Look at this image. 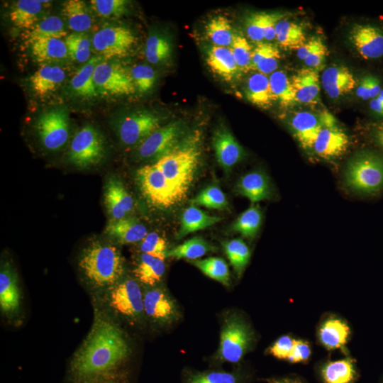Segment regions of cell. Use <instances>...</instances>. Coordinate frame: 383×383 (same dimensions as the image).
I'll use <instances>...</instances> for the list:
<instances>
[{
    "label": "cell",
    "mask_w": 383,
    "mask_h": 383,
    "mask_svg": "<svg viewBox=\"0 0 383 383\" xmlns=\"http://www.w3.org/2000/svg\"><path fill=\"white\" fill-rule=\"evenodd\" d=\"M350 145V139L335 118L326 124L314 142L311 152L317 157L333 160L343 156Z\"/></svg>",
    "instance_id": "cell-15"
},
{
    "label": "cell",
    "mask_w": 383,
    "mask_h": 383,
    "mask_svg": "<svg viewBox=\"0 0 383 383\" xmlns=\"http://www.w3.org/2000/svg\"><path fill=\"white\" fill-rule=\"evenodd\" d=\"M33 56L39 62L56 61L67 57L65 43L58 38H43L30 45Z\"/></svg>",
    "instance_id": "cell-38"
},
{
    "label": "cell",
    "mask_w": 383,
    "mask_h": 383,
    "mask_svg": "<svg viewBox=\"0 0 383 383\" xmlns=\"http://www.w3.org/2000/svg\"><path fill=\"white\" fill-rule=\"evenodd\" d=\"M68 55L79 62H87L91 58V42L84 33H72L65 40Z\"/></svg>",
    "instance_id": "cell-45"
},
{
    "label": "cell",
    "mask_w": 383,
    "mask_h": 383,
    "mask_svg": "<svg viewBox=\"0 0 383 383\" xmlns=\"http://www.w3.org/2000/svg\"><path fill=\"white\" fill-rule=\"evenodd\" d=\"M371 114L377 119H383V100L374 98L368 102Z\"/></svg>",
    "instance_id": "cell-61"
},
{
    "label": "cell",
    "mask_w": 383,
    "mask_h": 383,
    "mask_svg": "<svg viewBox=\"0 0 383 383\" xmlns=\"http://www.w3.org/2000/svg\"><path fill=\"white\" fill-rule=\"evenodd\" d=\"M214 248L201 237H194L167 251L166 257L197 260Z\"/></svg>",
    "instance_id": "cell-40"
},
{
    "label": "cell",
    "mask_w": 383,
    "mask_h": 383,
    "mask_svg": "<svg viewBox=\"0 0 383 383\" xmlns=\"http://www.w3.org/2000/svg\"><path fill=\"white\" fill-rule=\"evenodd\" d=\"M70 121L65 107H55L41 113L35 130L42 145L48 150L61 148L69 137Z\"/></svg>",
    "instance_id": "cell-9"
},
{
    "label": "cell",
    "mask_w": 383,
    "mask_h": 383,
    "mask_svg": "<svg viewBox=\"0 0 383 383\" xmlns=\"http://www.w3.org/2000/svg\"><path fill=\"white\" fill-rule=\"evenodd\" d=\"M200 154L196 139L190 138L177 144L155 162L184 198L194 180Z\"/></svg>",
    "instance_id": "cell-4"
},
{
    "label": "cell",
    "mask_w": 383,
    "mask_h": 383,
    "mask_svg": "<svg viewBox=\"0 0 383 383\" xmlns=\"http://www.w3.org/2000/svg\"><path fill=\"white\" fill-rule=\"evenodd\" d=\"M272 91L283 108H289L297 104L291 79L282 70H277L269 77Z\"/></svg>",
    "instance_id": "cell-39"
},
{
    "label": "cell",
    "mask_w": 383,
    "mask_h": 383,
    "mask_svg": "<svg viewBox=\"0 0 383 383\" xmlns=\"http://www.w3.org/2000/svg\"><path fill=\"white\" fill-rule=\"evenodd\" d=\"M140 249L143 253L165 258L167 243L165 239L157 233H150L141 240Z\"/></svg>",
    "instance_id": "cell-53"
},
{
    "label": "cell",
    "mask_w": 383,
    "mask_h": 383,
    "mask_svg": "<svg viewBox=\"0 0 383 383\" xmlns=\"http://www.w3.org/2000/svg\"><path fill=\"white\" fill-rule=\"evenodd\" d=\"M105 153V141L101 134L92 126L86 125L73 137L68 158L74 166L86 169L99 164Z\"/></svg>",
    "instance_id": "cell-7"
},
{
    "label": "cell",
    "mask_w": 383,
    "mask_h": 383,
    "mask_svg": "<svg viewBox=\"0 0 383 383\" xmlns=\"http://www.w3.org/2000/svg\"><path fill=\"white\" fill-rule=\"evenodd\" d=\"M192 263L204 274L224 285H228L230 279L229 270L226 261L216 257H210L203 260H195Z\"/></svg>",
    "instance_id": "cell-44"
},
{
    "label": "cell",
    "mask_w": 383,
    "mask_h": 383,
    "mask_svg": "<svg viewBox=\"0 0 383 383\" xmlns=\"http://www.w3.org/2000/svg\"><path fill=\"white\" fill-rule=\"evenodd\" d=\"M67 35L62 20L57 16H51L38 21L33 28L25 33L23 37L26 38V43L30 45L40 39H61Z\"/></svg>",
    "instance_id": "cell-35"
},
{
    "label": "cell",
    "mask_w": 383,
    "mask_h": 383,
    "mask_svg": "<svg viewBox=\"0 0 383 383\" xmlns=\"http://www.w3.org/2000/svg\"><path fill=\"white\" fill-rule=\"evenodd\" d=\"M245 95L248 101L261 109H268L277 101L270 87L269 77L260 72L251 74L248 79Z\"/></svg>",
    "instance_id": "cell-27"
},
{
    "label": "cell",
    "mask_w": 383,
    "mask_h": 383,
    "mask_svg": "<svg viewBox=\"0 0 383 383\" xmlns=\"http://www.w3.org/2000/svg\"><path fill=\"white\" fill-rule=\"evenodd\" d=\"M223 247L235 273L240 276L250 257L248 246L242 239L235 238L224 242Z\"/></svg>",
    "instance_id": "cell-43"
},
{
    "label": "cell",
    "mask_w": 383,
    "mask_h": 383,
    "mask_svg": "<svg viewBox=\"0 0 383 383\" xmlns=\"http://www.w3.org/2000/svg\"><path fill=\"white\" fill-rule=\"evenodd\" d=\"M350 334L348 326L338 318H329L321 326L318 338L323 345L328 350L343 347Z\"/></svg>",
    "instance_id": "cell-34"
},
{
    "label": "cell",
    "mask_w": 383,
    "mask_h": 383,
    "mask_svg": "<svg viewBox=\"0 0 383 383\" xmlns=\"http://www.w3.org/2000/svg\"><path fill=\"white\" fill-rule=\"evenodd\" d=\"M311 355L309 343L302 340H295L292 351L288 358L292 362L306 361Z\"/></svg>",
    "instance_id": "cell-58"
},
{
    "label": "cell",
    "mask_w": 383,
    "mask_h": 383,
    "mask_svg": "<svg viewBox=\"0 0 383 383\" xmlns=\"http://www.w3.org/2000/svg\"><path fill=\"white\" fill-rule=\"evenodd\" d=\"M136 90L140 93L150 91L155 83L156 75L153 69L146 65H137L130 71Z\"/></svg>",
    "instance_id": "cell-51"
},
{
    "label": "cell",
    "mask_w": 383,
    "mask_h": 383,
    "mask_svg": "<svg viewBox=\"0 0 383 383\" xmlns=\"http://www.w3.org/2000/svg\"><path fill=\"white\" fill-rule=\"evenodd\" d=\"M262 214L258 206L252 205L243 212L232 226V230L248 238H253L262 223Z\"/></svg>",
    "instance_id": "cell-42"
},
{
    "label": "cell",
    "mask_w": 383,
    "mask_h": 383,
    "mask_svg": "<svg viewBox=\"0 0 383 383\" xmlns=\"http://www.w3.org/2000/svg\"><path fill=\"white\" fill-rule=\"evenodd\" d=\"M296 103L315 106L320 101L321 79L318 72L306 67L291 78Z\"/></svg>",
    "instance_id": "cell-19"
},
{
    "label": "cell",
    "mask_w": 383,
    "mask_h": 383,
    "mask_svg": "<svg viewBox=\"0 0 383 383\" xmlns=\"http://www.w3.org/2000/svg\"><path fill=\"white\" fill-rule=\"evenodd\" d=\"M189 383H236V378L231 373L211 372L193 375Z\"/></svg>",
    "instance_id": "cell-55"
},
{
    "label": "cell",
    "mask_w": 383,
    "mask_h": 383,
    "mask_svg": "<svg viewBox=\"0 0 383 383\" xmlns=\"http://www.w3.org/2000/svg\"><path fill=\"white\" fill-rule=\"evenodd\" d=\"M97 94L104 96H128L136 91L130 71L114 62L101 60L94 75Z\"/></svg>",
    "instance_id": "cell-8"
},
{
    "label": "cell",
    "mask_w": 383,
    "mask_h": 383,
    "mask_svg": "<svg viewBox=\"0 0 383 383\" xmlns=\"http://www.w3.org/2000/svg\"><path fill=\"white\" fill-rule=\"evenodd\" d=\"M182 130L179 121L160 127L138 145L139 157L157 160L178 144Z\"/></svg>",
    "instance_id": "cell-16"
},
{
    "label": "cell",
    "mask_w": 383,
    "mask_h": 383,
    "mask_svg": "<svg viewBox=\"0 0 383 383\" xmlns=\"http://www.w3.org/2000/svg\"><path fill=\"white\" fill-rule=\"evenodd\" d=\"M126 0H91L92 10L100 17L106 18H118L123 15L128 6Z\"/></svg>",
    "instance_id": "cell-50"
},
{
    "label": "cell",
    "mask_w": 383,
    "mask_h": 383,
    "mask_svg": "<svg viewBox=\"0 0 383 383\" xmlns=\"http://www.w3.org/2000/svg\"><path fill=\"white\" fill-rule=\"evenodd\" d=\"M104 204L111 219L126 217L133 209V199L123 184L116 177H111L106 183Z\"/></svg>",
    "instance_id": "cell-20"
},
{
    "label": "cell",
    "mask_w": 383,
    "mask_h": 383,
    "mask_svg": "<svg viewBox=\"0 0 383 383\" xmlns=\"http://www.w3.org/2000/svg\"><path fill=\"white\" fill-rule=\"evenodd\" d=\"M205 34L216 46L231 48L235 33L230 20L221 15L211 18L206 24Z\"/></svg>",
    "instance_id": "cell-37"
},
{
    "label": "cell",
    "mask_w": 383,
    "mask_h": 383,
    "mask_svg": "<svg viewBox=\"0 0 383 383\" xmlns=\"http://www.w3.org/2000/svg\"><path fill=\"white\" fill-rule=\"evenodd\" d=\"M367 137L373 148L383 155V119L377 120L367 126Z\"/></svg>",
    "instance_id": "cell-56"
},
{
    "label": "cell",
    "mask_w": 383,
    "mask_h": 383,
    "mask_svg": "<svg viewBox=\"0 0 383 383\" xmlns=\"http://www.w3.org/2000/svg\"><path fill=\"white\" fill-rule=\"evenodd\" d=\"M333 118L335 117L326 111L318 113L302 111L294 113L288 121V125L301 148L311 152L319 132Z\"/></svg>",
    "instance_id": "cell-12"
},
{
    "label": "cell",
    "mask_w": 383,
    "mask_h": 383,
    "mask_svg": "<svg viewBox=\"0 0 383 383\" xmlns=\"http://www.w3.org/2000/svg\"><path fill=\"white\" fill-rule=\"evenodd\" d=\"M206 61L211 72L226 82H231L240 72L230 48L212 46Z\"/></svg>",
    "instance_id": "cell-25"
},
{
    "label": "cell",
    "mask_w": 383,
    "mask_h": 383,
    "mask_svg": "<svg viewBox=\"0 0 383 383\" xmlns=\"http://www.w3.org/2000/svg\"><path fill=\"white\" fill-rule=\"evenodd\" d=\"M65 79V70L59 66L43 65L29 78L33 92L40 96L55 91Z\"/></svg>",
    "instance_id": "cell-24"
},
{
    "label": "cell",
    "mask_w": 383,
    "mask_h": 383,
    "mask_svg": "<svg viewBox=\"0 0 383 383\" xmlns=\"http://www.w3.org/2000/svg\"><path fill=\"white\" fill-rule=\"evenodd\" d=\"M235 62L242 72L250 70L252 49L247 39L238 33H235L230 48Z\"/></svg>",
    "instance_id": "cell-47"
},
{
    "label": "cell",
    "mask_w": 383,
    "mask_h": 383,
    "mask_svg": "<svg viewBox=\"0 0 383 383\" xmlns=\"http://www.w3.org/2000/svg\"><path fill=\"white\" fill-rule=\"evenodd\" d=\"M136 182L145 199L157 208H170L184 199L155 163L138 169Z\"/></svg>",
    "instance_id": "cell-5"
},
{
    "label": "cell",
    "mask_w": 383,
    "mask_h": 383,
    "mask_svg": "<svg viewBox=\"0 0 383 383\" xmlns=\"http://www.w3.org/2000/svg\"><path fill=\"white\" fill-rule=\"evenodd\" d=\"M348 39L364 60H378L383 57V27L380 24L355 23L348 33Z\"/></svg>",
    "instance_id": "cell-13"
},
{
    "label": "cell",
    "mask_w": 383,
    "mask_h": 383,
    "mask_svg": "<svg viewBox=\"0 0 383 383\" xmlns=\"http://www.w3.org/2000/svg\"><path fill=\"white\" fill-rule=\"evenodd\" d=\"M62 13L69 28L76 33H84L91 26V18L84 1L67 0L63 3Z\"/></svg>",
    "instance_id": "cell-36"
},
{
    "label": "cell",
    "mask_w": 383,
    "mask_h": 383,
    "mask_svg": "<svg viewBox=\"0 0 383 383\" xmlns=\"http://www.w3.org/2000/svg\"><path fill=\"white\" fill-rule=\"evenodd\" d=\"M267 12H253L245 18V27L248 37L254 42L260 43L264 40V33L267 19Z\"/></svg>",
    "instance_id": "cell-52"
},
{
    "label": "cell",
    "mask_w": 383,
    "mask_h": 383,
    "mask_svg": "<svg viewBox=\"0 0 383 383\" xmlns=\"http://www.w3.org/2000/svg\"><path fill=\"white\" fill-rule=\"evenodd\" d=\"M42 1L18 0L15 1L9 11V18L16 27L27 30L33 28L38 21L43 9Z\"/></svg>",
    "instance_id": "cell-28"
},
{
    "label": "cell",
    "mask_w": 383,
    "mask_h": 383,
    "mask_svg": "<svg viewBox=\"0 0 383 383\" xmlns=\"http://www.w3.org/2000/svg\"><path fill=\"white\" fill-rule=\"evenodd\" d=\"M135 43L136 38L133 32L121 26L104 27L92 38L95 50L103 59L126 56Z\"/></svg>",
    "instance_id": "cell-10"
},
{
    "label": "cell",
    "mask_w": 383,
    "mask_h": 383,
    "mask_svg": "<svg viewBox=\"0 0 383 383\" xmlns=\"http://www.w3.org/2000/svg\"><path fill=\"white\" fill-rule=\"evenodd\" d=\"M237 192L252 203L269 199L272 195L270 180L260 171L251 172L242 177L237 184Z\"/></svg>",
    "instance_id": "cell-26"
},
{
    "label": "cell",
    "mask_w": 383,
    "mask_h": 383,
    "mask_svg": "<svg viewBox=\"0 0 383 383\" xmlns=\"http://www.w3.org/2000/svg\"><path fill=\"white\" fill-rule=\"evenodd\" d=\"M131 353L124 331L96 311L88 335L73 355L70 383H126V365Z\"/></svg>",
    "instance_id": "cell-1"
},
{
    "label": "cell",
    "mask_w": 383,
    "mask_h": 383,
    "mask_svg": "<svg viewBox=\"0 0 383 383\" xmlns=\"http://www.w3.org/2000/svg\"><path fill=\"white\" fill-rule=\"evenodd\" d=\"M328 48L320 38L316 45L304 60L306 67L320 72L325 68Z\"/></svg>",
    "instance_id": "cell-54"
},
{
    "label": "cell",
    "mask_w": 383,
    "mask_h": 383,
    "mask_svg": "<svg viewBox=\"0 0 383 383\" xmlns=\"http://www.w3.org/2000/svg\"><path fill=\"white\" fill-rule=\"evenodd\" d=\"M212 143L217 161L225 169L232 167L244 157L243 148L233 134L224 127L216 130Z\"/></svg>",
    "instance_id": "cell-21"
},
{
    "label": "cell",
    "mask_w": 383,
    "mask_h": 383,
    "mask_svg": "<svg viewBox=\"0 0 383 383\" xmlns=\"http://www.w3.org/2000/svg\"><path fill=\"white\" fill-rule=\"evenodd\" d=\"M160 116L150 111L132 112L123 117L118 125V135L126 146L139 145L160 127Z\"/></svg>",
    "instance_id": "cell-11"
},
{
    "label": "cell",
    "mask_w": 383,
    "mask_h": 383,
    "mask_svg": "<svg viewBox=\"0 0 383 383\" xmlns=\"http://www.w3.org/2000/svg\"><path fill=\"white\" fill-rule=\"evenodd\" d=\"M104 300L111 311L127 320H137L144 311L140 287L136 280L129 277L106 288Z\"/></svg>",
    "instance_id": "cell-6"
},
{
    "label": "cell",
    "mask_w": 383,
    "mask_h": 383,
    "mask_svg": "<svg viewBox=\"0 0 383 383\" xmlns=\"http://www.w3.org/2000/svg\"><path fill=\"white\" fill-rule=\"evenodd\" d=\"M0 308L4 316L11 320L20 317L21 293L16 273L6 264L0 273Z\"/></svg>",
    "instance_id": "cell-17"
},
{
    "label": "cell",
    "mask_w": 383,
    "mask_h": 383,
    "mask_svg": "<svg viewBox=\"0 0 383 383\" xmlns=\"http://www.w3.org/2000/svg\"><path fill=\"white\" fill-rule=\"evenodd\" d=\"M171 45L168 40L159 35H151L147 40L145 55L151 64H157L167 60L171 55Z\"/></svg>",
    "instance_id": "cell-46"
},
{
    "label": "cell",
    "mask_w": 383,
    "mask_h": 383,
    "mask_svg": "<svg viewBox=\"0 0 383 383\" xmlns=\"http://www.w3.org/2000/svg\"><path fill=\"white\" fill-rule=\"evenodd\" d=\"M284 16L281 13H267L264 33L265 40L271 41L276 38V26L280 20L284 18Z\"/></svg>",
    "instance_id": "cell-59"
},
{
    "label": "cell",
    "mask_w": 383,
    "mask_h": 383,
    "mask_svg": "<svg viewBox=\"0 0 383 383\" xmlns=\"http://www.w3.org/2000/svg\"><path fill=\"white\" fill-rule=\"evenodd\" d=\"M99 55L91 57L74 74L70 82L72 90L79 96L91 98L97 95L94 75L96 65L102 60Z\"/></svg>",
    "instance_id": "cell-30"
},
{
    "label": "cell",
    "mask_w": 383,
    "mask_h": 383,
    "mask_svg": "<svg viewBox=\"0 0 383 383\" xmlns=\"http://www.w3.org/2000/svg\"><path fill=\"white\" fill-rule=\"evenodd\" d=\"M192 204L211 209H225L228 201L222 190L216 186H210L202 190L192 200Z\"/></svg>",
    "instance_id": "cell-48"
},
{
    "label": "cell",
    "mask_w": 383,
    "mask_h": 383,
    "mask_svg": "<svg viewBox=\"0 0 383 383\" xmlns=\"http://www.w3.org/2000/svg\"><path fill=\"white\" fill-rule=\"evenodd\" d=\"M221 219L219 216L209 215L196 206H189L182 213L177 238L180 239L189 233L210 227Z\"/></svg>",
    "instance_id": "cell-32"
},
{
    "label": "cell",
    "mask_w": 383,
    "mask_h": 383,
    "mask_svg": "<svg viewBox=\"0 0 383 383\" xmlns=\"http://www.w3.org/2000/svg\"><path fill=\"white\" fill-rule=\"evenodd\" d=\"M274 383H291L289 382H274Z\"/></svg>",
    "instance_id": "cell-62"
},
{
    "label": "cell",
    "mask_w": 383,
    "mask_h": 383,
    "mask_svg": "<svg viewBox=\"0 0 383 383\" xmlns=\"http://www.w3.org/2000/svg\"><path fill=\"white\" fill-rule=\"evenodd\" d=\"M105 233L121 244L141 241L148 234L146 227L138 220L125 217L118 220L111 219L106 225Z\"/></svg>",
    "instance_id": "cell-23"
},
{
    "label": "cell",
    "mask_w": 383,
    "mask_h": 383,
    "mask_svg": "<svg viewBox=\"0 0 383 383\" xmlns=\"http://www.w3.org/2000/svg\"><path fill=\"white\" fill-rule=\"evenodd\" d=\"M382 88L383 81L379 76L367 73L357 81L355 93L360 99L369 102L378 96Z\"/></svg>",
    "instance_id": "cell-49"
},
{
    "label": "cell",
    "mask_w": 383,
    "mask_h": 383,
    "mask_svg": "<svg viewBox=\"0 0 383 383\" xmlns=\"http://www.w3.org/2000/svg\"><path fill=\"white\" fill-rule=\"evenodd\" d=\"M321 374L326 383H351L355 377L353 362L349 358L328 362Z\"/></svg>",
    "instance_id": "cell-41"
},
{
    "label": "cell",
    "mask_w": 383,
    "mask_h": 383,
    "mask_svg": "<svg viewBox=\"0 0 383 383\" xmlns=\"http://www.w3.org/2000/svg\"><path fill=\"white\" fill-rule=\"evenodd\" d=\"M319 38V37H312L307 40L306 43L297 50L298 58L304 61L316 45Z\"/></svg>",
    "instance_id": "cell-60"
},
{
    "label": "cell",
    "mask_w": 383,
    "mask_h": 383,
    "mask_svg": "<svg viewBox=\"0 0 383 383\" xmlns=\"http://www.w3.org/2000/svg\"><path fill=\"white\" fill-rule=\"evenodd\" d=\"M78 266L93 287L106 289L122 279L124 262L120 251L113 245L94 240L82 251Z\"/></svg>",
    "instance_id": "cell-2"
},
{
    "label": "cell",
    "mask_w": 383,
    "mask_h": 383,
    "mask_svg": "<svg viewBox=\"0 0 383 383\" xmlns=\"http://www.w3.org/2000/svg\"><path fill=\"white\" fill-rule=\"evenodd\" d=\"M346 187L365 196L383 192V155L373 148L357 151L348 161L344 172Z\"/></svg>",
    "instance_id": "cell-3"
},
{
    "label": "cell",
    "mask_w": 383,
    "mask_h": 383,
    "mask_svg": "<svg viewBox=\"0 0 383 383\" xmlns=\"http://www.w3.org/2000/svg\"><path fill=\"white\" fill-rule=\"evenodd\" d=\"M294 340L290 336H282L273 344L270 351L277 358L288 360L292 351Z\"/></svg>",
    "instance_id": "cell-57"
},
{
    "label": "cell",
    "mask_w": 383,
    "mask_h": 383,
    "mask_svg": "<svg viewBox=\"0 0 383 383\" xmlns=\"http://www.w3.org/2000/svg\"><path fill=\"white\" fill-rule=\"evenodd\" d=\"M281 59L277 47L271 43H257L252 49L250 70L264 74H271L276 71Z\"/></svg>",
    "instance_id": "cell-29"
},
{
    "label": "cell",
    "mask_w": 383,
    "mask_h": 383,
    "mask_svg": "<svg viewBox=\"0 0 383 383\" xmlns=\"http://www.w3.org/2000/svg\"><path fill=\"white\" fill-rule=\"evenodd\" d=\"M276 40L284 50H298L307 41L304 27L300 23L282 18L276 26Z\"/></svg>",
    "instance_id": "cell-31"
},
{
    "label": "cell",
    "mask_w": 383,
    "mask_h": 383,
    "mask_svg": "<svg viewBox=\"0 0 383 383\" xmlns=\"http://www.w3.org/2000/svg\"><path fill=\"white\" fill-rule=\"evenodd\" d=\"M250 340V334L245 324L237 318H230L225 323L221 333L220 358L229 362H239L246 352Z\"/></svg>",
    "instance_id": "cell-14"
},
{
    "label": "cell",
    "mask_w": 383,
    "mask_h": 383,
    "mask_svg": "<svg viewBox=\"0 0 383 383\" xmlns=\"http://www.w3.org/2000/svg\"><path fill=\"white\" fill-rule=\"evenodd\" d=\"M144 311L158 322H168L176 316L175 306L167 294L160 289L148 290L143 294Z\"/></svg>",
    "instance_id": "cell-22"
},
{
    "label": "cell",
    "mask_w": 383,
    "mask_h": 383,
    "mask_svg": "<svg viewBox=\"0 0 383 383\" xmlns=\"http://www.w3.org/2000/svg\"><path fill=\"white\" fill-rule=\"evenodd\" d=\"M165 271L164 258L143 253L133 274L138 282L154 286L161 280Z\"/></svg>",
    "instance_id": "cell-33"
},
{
    "label": "cell",
    "mask_w": 383,
    "mask_h": 383,
    "mask_svg": "<svg viewBox=\"0 0 383 383\" xmlns=\"http://www.w3.org/2000/svg\"><path fill=\"white\" fill-rule=\"evenodd\" d=\"M321 85L326 94L333 99L342 97L355 89L357 81L350 69L334 65L326 68L321 77Z\"/></svg>",
    "instance_id": "cell-18"
}]
</instances>
